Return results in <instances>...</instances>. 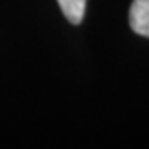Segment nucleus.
I'll return each instance as SVG.
<instances>
[{
  "mask_svg": "<svg viewBox=\"0 0 149 149\" xmlns=\"http://www.w3.org/2000/svg\"><path fill=\"white\" fill-rule=\"evenodd\" d=\"M131 29L149 38V0H134L130 9Z\"/></svg>",
  "mask_w": 149,
  "mask_h": 149,
  "instance_id": "1",
  "label": "nucleus"
},
{
  "mask_svg": "<svg viewBox=\"0 0 149 149\" xmlns=\"http://www.w3.org/2000/svg\"><path fill=\"white\" fill-rule=\"evenodd\" d=\"M58 5L64 17L72 24H79L85 14L87 0H58Z\"/></svg>",
  "mask_w": 149,
  "mask_h": 149,
  "instance_id": "2",
  "label": "nucleus"
}]
</instances>
